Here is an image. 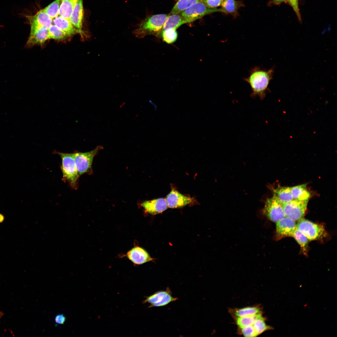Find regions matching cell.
<instances>
[{
	"label": "cell",
	"mask_w": 337,
	"mask_h": 337,
	"mask_svg": "<svg viewBox=\"0 0 337 337\" xmlns=\"http://www.w3.org/2000/svg\"><path fill=\"white\" fill-rule=\"evenodd\" d=\"M272 190L273 196L283 204L293 200L291 187L279 186Z\"/></svg>",
	"instance_id": "cell-18"
},
{
	"label": "cell",
	"mask_w": 337,
	"mask_h": 337,
	"mask_svg": "<svg viewBox=\"0 0 337 337\" xmlns=\"http://www.w3.org/2000/svg\"><path fill=\"white\" fill-rule=\"evenodd\" d=\"M177 299L178 298L172 296L170 290L167 288L166 291H159L147 297L144 302L150 304L149 307H161L166 305Z\"/></svg>",
	"instance_id": "cell-9"
},
{
	"label": "cell",
	"mask_w": 337,
	"mask_h": 337,
	"mask_svg": "<svg viewBox=\"0 0 337 337\" xmlns=\"http://www.w3.org/2000/svg\"><path fill=\"white\" fill-rule=\"evenodd\" d=\"M265 320V318L261 315L253 325L258 335L268 330L272 329L271 327L266 325Z\"/></svg>",
	"instance_id": "cell-29"
},
{
	"label": "cell",
	"mask_w": 337,
	"mask_h": 337,
	"mask_svg": "<svg viewBox=\"0 0 337 337\" xmlns=\"http://www.w3.org/2000/svg\"><path fill=\"white\" fill-rule=\"evenodd\" d=\"M168 15L161 14L149 16L141 21L133 32L137 37L143 38L147 35H158L162 31Z\"/></svg>",
	"instance_id": "cell-2"
},
{
	"label": "cell",
	"mask_w": 337,
	"mask_h": 337,
	"mask_svg": "<svg viewBox=\"0 0 337 337\" xmlns=\"http://www.w3.org/2000/svg\"><path fill=\"white\" fill-rule=\"evenodd\" d=\"M290 5L292 6L298 18L300 20L301 17L299 9L298 0H287Z\"/></svg>",
	"instance_id": "cell-33"
},
{
	"label": "cell",
	"mask_w": 337,
	"mask_h": 337,
	"mask_svg": "<svg viewBox=\"0 0 337 337\" xmlns=\"http://www.w3.org/2000/svg\"><path fill=\"white\" fill-rule=\"evenodd\" d=\"M49 39L48 29L43 27L31 28L30 34L26 46L27 47L36 45L42 46Z\"/></svg>",
	"instance_id": "cell-11"
},
{
	"label": "cell",
	"mask_w": 337,
	"mask_h": 337,
	"mask_svg": "<svg viewBox=\"0 0 337 337\" xmlns=\"http://www.w3.org/2000/svg\"><path fill=\"white\" fill-rule=\"evenodd\" d=\"M169 14L164 24L163 30L169 28L177 29L181 25L187 23L185 20L179 14Z\"/></svg>",
	"instance_id": "cell-20"
},
{
	"label": "cell",
	"mask_w": 337,
	"mask_h": 337,
	"mask_svg": "<svg viewBox=\"0 0 337 337\" xmlns=\"http://www.w3.org/2000/svg\"><path fill=\"white\" fill-rule=\"evenodd\" d=\"M62 0H55L43 9L52 19L59 16L60 5Z\"/></svg>",
	"instance_id": "cell-27"
},
{
	"label": "cell",
	"mask_w": 337,
	"mask_h": 337,
	"mask_svg": "<svg viewBox=\"0 0 337 337\" xmlns=\"http://www.w3.org/2000/svg\"><path fill=\"white\" fill-rule=\"evenodd\" d=\"M201 2L207 7L212 8L221 6L223 2L220 0H201Z\"/></svg>",
	"instance_id": "cell-32"
},
{
	"label": "cell",
	"mask_w": 337,
	"mask_h": 337,
	"mask_svg": "<svg viewBox=\"0 0 337 337\" xmlns=\"http://www.w3.org/2000/svg\"><path fill=\"white\" fill-rule=\"evenodd\" d=\"M308 201L293 199L283 204L285 217L295 222H299L304 218Z\"/></svg>",
	"instance_id": "cell-7"
},
{
	"label": "cell",
	"mask_w": 337,
	"mask_h": 337,
	"mask_svg": "<svg viewBox=\"0 0 337 337\" xmlns=\"http://www.w3.org/2000/svg\"><path fill=\"white\" fill-rule=\"evenodd\" d=\"M103 149L102 146L99 145L89 152H81L76 151L73 153L76 167L80 177L85 173L90 175L92 173L94 158L99 151Z\"/></svg>",
	"instance_id": "cell-4"
},
{
	"label": "cell",
	"mask_w": 337,
	"mask_h": 337,
	"mask_svg": "<svg viewBox=\"0 0 337 337\" xmlns=\"http://www.w3.org/2000/svg\"><path fill=\"white\" fill-rule=\"evenodd\" d=\"M242 3L240 1L235 0H225L222 4V9L223 12L227 13L235 14L238 10L243 5Z\"/></svg>",
	"instance_id": "cell-23"
},
{
	"label": "cell",
	"mask_w": 337,
	"mask_h": 337,
	"mask_svg": "<svg viewBox=\"0 0 337 337\" xmlns=\"http://www.w3.org/2000/svg\"><path fill=\"white\" fill-rule=\"evenodd\" d=\"M300 245L303 252L306 254L308 239L303 233L296 229L294 232L293 236Z\"/></svg>",
	"instance_id": "cell-28"
},
{
	"label": "cell",
	"mask_w": 337,
	"mask_h": 337,
	"mask_svg": "<svg viewBox=\"0 0 337 337\" xmlns=\"http://www.w3.org/2000/svg\"><path fill=\"white\" fill-rule=\"evenodd\" d=\"M296 229L309 240H317L325 237V232L322 226L303 218L296 224Z\"/></svg>",
	"instance_id": "cell-6"
},
{
	"label": "cell",
	"mask_w": 337,
	"mask_h": 337,
	"mask_svg": "<svg viewBox=\"0 0 337 337\" xmlns=\"http://www.w3.org/2000/svg\"><path fill=\"white\" fill-rule=\"evenodd\" d=\"M276 222V233L278 237L293 236L296 229L295 221L285 217Z\"/></svg>",
	"instance_id": "cell-13"
},
{
	"label": "cell",
	"mask_w": 337,
	"mask_h": 337,
	"mask_svg": "<svg viewBox=\"0 0 337 337\" xmlns=\"http://www.w3.org/2000/svg\"><path fill=\"white\" fill-rule=\"evenodd\" d=\"M175 28H169L163 30L162 36L163 40L168 44L174 42L178 37V33Z\"/></svg>",
	"instance_id": "cell-30"
},
{
	"label": "cell",
	"mask_w": 337,
	"mask_h": 337,
	"mask_svg": "<svg viewBox=\"0 0 337 337\" xmlns=\"http://www.w3.org/2000/svg\"><path fill=\"white\" fill-rule=\"evenodd\" d=\"M53 23L70 37L78 33L80 34L79 31L73 26L69 19L59 15L53 19Z\"/></svg>",
	"instance_id": "cell-17"
},
{
	"label": "cell",
	"mask_w": 337,
	"mask_h": 337,
	"mask_svg": "<svg viewBox=\"0 0 337 337\" xmlns=\"http://www.w3.org/2000/svg\"><path fill=\"white\" fill-rule=\"evenodd\" d=\"M2 315V313L1 312H0V317Z\"/></svg>",
	"instance_id": "cell-37"
},
{
	"label": "cell",
	"mask_w": 337,
	"mask_h": 337,
	"mask_svg": "<svg viewBox=\"0 0 337 337\" xmlns=\"http://www.w3.org/2000/svg\"><path fill=\"white\" fill-rule=\"evenodd\" d=\"M4 219V217L3 215L0 213V223L2 222Z\"/></svg>",
	"instance_id": "cell-36"
},
{
	"label": "cell",
	"mask_w": 337,
	"mask_h": 337,
	"mask_svg": "<svg viewBox=\"0 0 337 337\" xmlns=\"http://www.w3.org/2000/svg\"><path fill=\"white\" fill-rule=\"evenodd\" d=\"M230 313L236 318L261 314L262 312L259 307L254 306L230 310Z\"/></svg>",
	"instance_id": "cell-21"
},
{
	"label": "cell",
	"mask_w": 337,
	"mask_h": 337,
	"mask_svg": "<svg viewBox=\"0 0 337 337\" xmlns=\"http://www.w3.org/2000/svg\"><path fill=\"white\" fill-rule=\"evenodd\" d=\"M168 208H171L183 207L190 204L193 198L184 195L175 189H172L165 198Z\"/></svg>",
	"instance_id": "cell-10"
},
{
	"label": "cell",
	"mask_w": 337,
	"mask_h": 337,
	"mask_svg": "<svg viewBox=\"0 0 337 337\" xmlns=\"http://www.w3.org/2000/svg\"><path fill=\"white\" fill-rule=\"evenodd\" d=\"M66 320V317L62 314H59L55 317V321L56 325L64 324Z\"/></svg>",
	"instance_id": "cell-34"
},
{
	"label": "cell",
	"mask_w": 337,
	"mask_h": 337,
	"mask_svg": "<svg viewBox=\"0 0 337 337\" xmlns=\"http://www.w3.org/2000/svg\"><path fill=\"white\" fill-rule=\"evenodd\" d=\"M201 0H178L169 14H178Z\"/></svg>",
	"instance_id": "cell-25"
},
{
	"label": "cell",
	"mask_w": 337,
	"mask_h": 337,
	"mask_svg": "<svg viewBox=\"0 0 337 337\" xmlns=\"http://www.w3.org/2000/svg\"><path fill=\"white\" fill-rule=\"evenodd\" d=\"M240 333L246 337H255L258 336L252 325L239 328Z\"/></svg>",
	"instance_id": "cell-31"
},
{
	"label": "cell",
	"mask_w": 337,
	"mask_h": 337,
	"mask_svg": "<svg viewBox=\"0 0 337 337\" xmlns=\"http://www.w3.org/2000/svg\"><path fill=\"white\" fill-rule=\"evenodd\" d=\"M262 314L236 318V322L239 328L252 325Z\"/></svg>",
	"instance_id": "cell-26"
},
{
	"label": "cell",
	"mask_w": 337,
	"mask_h": 337,
	"mask_svg": "<svg viewBox=\"0 0 337 337\" xmlns=\"http://www.w3.org/2000/svg\"><path fill=\"white\" fill-rule=\"evenodd\" d=\"M221 0V1H223H223H225V0Z\"/></svg>",
	"instance_id": "cell-38"
},
{
	"label": "cell",
	"mask_w": 337,
	"mask_h": 337,
	"mask_svg": "<svg viewBox=\"0 0 337 337\" xmlns=\"http://www.w3.org/2000/svg\"><path fill=\"white\" fill-rule=\"evenodd\" d=\"M83 16V0H77L69 20L73 26L79 31L83 39L87 37L82 30Z\"/></svg>",
	"instance_id": "cell-12"
},
{
	"label": "cell",
	"mask_w": 337,
	"mask_h": 337,
	"mask_svg": "<svg viewBox=\"0 0 337 337\" xmlns=\"http://www.w3.org/2000/svg\"><path fill=\"white\" fill-rule=\"evenodd\" d=\"M263 213L270 220L274 222H276L285 217L283 204L273 196L266 199Z\"/></svg>",
	"instance_id": "cell-8"
},
{
	"label": "cell",
	"mask_w": 337,
	"mask_h": 337,
	"mask_svg": "<svg viewBox=\"0 0 337 337\" xmlns=\"http://www.w3.org/2000/svg\"><path fill=\"white\" fill-rule=\"evenodd\" d=\"M50 39L64 41L70 37L54 24L48 29Z\"/></svg>",
	"instance_id": "cell-24"
},
{
	"label": "cell",
	"mask_w": 337,
	"mask_h": 337,
	"mask_svg": "<svg viewBox=\"0 0 337 337\" xmlns=\"http://www.w3.org/2000/svg\"><path fill=\"white\" fill-rule=\"evenodd\" d=\"M128 259L135 265H141L151 261L152 258L143 248L135 246L129 250L126 254Z\"/></svg>",
	"instance_id": "cell-16"
},
{
	"label": "cell",
	"mask_w": 337,
	"mask_h": 337,
	"mask_svg": "<svg viewBox=\"0 0 337 337\" xmlns=\"http://www.w3.org/2000/svg\"><path fill=\"white\" fill-rule=\"evenodd\" d=\"M53 154L58 155L61 159L62 180L67 182L72 189L77 190L80 176L76 167L74 153H64L54 150Z\"/></svg>",
	"instance_id": "cell-3"
},
{
	"label": "cell",
	"mask_w": 337,
	"mask_h": 337,
	"mask_svg": "<svg viewBox=\"0 0 337 337\" xmlns=\"http://www.w3.org/2000/svg\"><path fill=\"white\" fill-rule=\"evenodd\" d=\"M77 0H62L59 9V15L69 19Z\"/></svg>",
	"instance_id": "cell-22"
},
{
	"label": "cell",
	"mask_w": 337,
	"mask_h": 337,
	"mask_svg": "<svg viewBox=\"0 0 337 337\" xmlns=\"http://www.w3.org/2000/svg\"><path fill=\"white\" fill-rule=\"evenodd\" d=\"M31 28L43 27L48 29L52 24L53 19L45 12L43 9L33 16H27Z\"/></svg>",
	"instance_id": "cell-14"
},
{
	"label": "cell",
	"mask_w": 337,
	"mask_h": 337,
	"mask_svg": "<svg viewBox=\"0 0 337 337\" xmlns=\"http://www.w3.org/2000/svg\"><path fill=\"white\" fill-rule=\"evenodd\" d=\"M216 12H223L221 8H209L201 2H199L193 4L178 14L188 23L193 22L206 15Z\"/></svg>",
	"instance_id": "cell-5"
},
{
	"label": "cell",
	"mask_w": 337,
	"mask_h": 337,
	"mask_svg": "<svg viewBox=\"0 0 337 337\" xmlns=\"http://www.w3.org/2000/svg\"><path fill=\"white\" fill-rule=\"evenodd\" d=\"M274 73L273 68L266 70L258 66L252 68L249 76L244 80L250 85L252 97H258L261 99L265 96L266 91Z\"/></svg>",
	"instance_id": "cell-1"
},
{
	"label": "cell",
	"mask_w": 337,
	"mask_h": 337,
	"mask_svg": "<svg viewBox=\"0 0 337 337\" xmlns=\"http://www.w3.org/2000/svg\"><path fill=\"white\" fill-rule=\"evenodd\" d=\"M141 205L145 211L153 215L161 213L168 208L165 199L163 198L146 201L142 203Z\"/></svg>",
	"instance_id": "cell-15"
},
{
	"label": "cell",
	"mask_w": 337,
	"mask_h": 337,
	"mask_svg": "<svg viewBox=\"0 0 337 337\" xmlns=\"http://www.w3.org/2000/svg\"><path fill=\"white\" fill-rule=\"evenodd\" d=\"M286 0H274V2L276 4H279Z\"/></svg>",
	"instance_id": "cell-35"
},
{
	"label": "cell",
	"mask_w": 337,
	"mask_h": 337,
	"mask_svg": "<svg viewBox=\"0 0 337 337\" xmlns=\"http://www.w3.org/2000/svg\"><path fill=\"white\" fill-rule=\"evenodd\" d=\"M293 199L299 201L309 200L310 193L306 188V184H303L291 187Z\"/></svg>",
	"instance_id": "cell-19"
}]
</instances>
